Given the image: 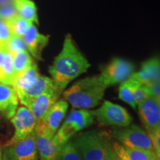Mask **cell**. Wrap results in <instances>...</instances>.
Here are the masks:
<instances>
[{"instance_id": "1", "label": "cell", "mask_w": 160, "mask_h": 160, "mask_svg": "<svg viewBox=\"0 0 160 160\" xmlns=\"http://www.w3.org/2000/svg\"><path fill=\"white\" fill-rule=\"evenodd\" d=\"M91 67L89 62L77 48L70 34L66 35L62 48L49 68L55 88L62 94L68 85Z\"/></svg>"}, {"instance_id": "2", "label": "cell", "mask_w": 160, "mask_h": 160, "mask_svg": "<svg viewBox=\"0 0 160 160\" xmlns=\"http://www.w3.org/2000/svg\"><path fill=\"white\" fill-rule=\"evenodd\" d=\"M108 88L101 75L80 79L63 92L64 100L78 109H90L102 101Z\"/></svg>"}, {"instance_id": "3", "label": "cell", "mask_w": 160, "mask_h": 160, "mask_svg": "<svg viewBox=\"0 0 160 160\" xmlns=\"http://www.w3.org/2000/svg\"><path fill=\"white\" fill-rule=\"evenodd\" d=\"M82 160H118L106 132L90 131L73 142Z\"/></svg>"}, {"instance_id": "4", "label": "cell", "mask_w": 160, "mask_h": 160, "mask_svg": "<svg viewBox=\"0 0 160 160\" xmlns=\"http://www.w3.org/2000/svg\"><path fill=\"white\" fill-rule=\"evenodd\" d=\"M93 122L94 118L91 111L85 109L72 111L53 137V140L59 147H62L73 135L88 128Z\"/></svg>"}, {"instance_id": "5", "label": "cell", "mask_w": 160, "mask_h": 160, "mask_svg": "<svg viewBox=\"0 0 160 160\" xmlns=\"http://www.w3.org/2000/svg\"><path fill=\"white\" fill-rule=\"evenodd\" d=\"M91 113L101 125L125 128L131 125L132 117L127 110L110 101H105L99 108L91 111Z\"/></svg>"}, {"instance_id": "6", "label": "cell", "mask_w": 160, "mask_h": 160, "mask_svg": "<svg viewBox=\"0 0 160 160\" xmlns=\"http://www.w3.org/2000/svg\"><path fill=\"white\" fill-rule=\"evenodd\" d=\"M112 134L119 143L126 148L154 151L148 133L137 125H130L128 127L118 128L113 130Z\"/></svg>"}, {"instance_id": "7", "label": "cell", "mask_w": 160, "mask_h": 160, "mask_svg": "<svg viewBox=\"0 0 160 160\" xmlns=\"http://www.w3.org/2000/svg\"><path fill=\"white\" fill-rule=\"evenodd\" d=\"M2 160H39L35 132L17 142L5 145Z\"/></svg>"}, {"instance_id": "8", "label": "cell", "mask_w": 160, "mask_h": 160, "mask_svg": "<svg viewBox=\"0 0 160 160\" xmlns=\"http://www.w3.org/2000/svg\"><path fill=\"white\" fill-rule=\"evenodd\" d=\"M11 119L14 127V134L5 145L17 142L35 132L37 119L32 112L25 106L18 108L14 117Z\"/></svg>"}, {"instance_id": "9", "label": "cell", "mask_w": 160, "mask_h": 160, "mask_svg": "<svg viewBox=\"0 0 160 160\" xmlns=\"http://www.w3.org/2000/svg\"><path fill=\"white\" fill-rule=\"evenodd\" d=\"M134 73V66L127 60L115 58L102 71L100 75L107 87L121 84Z\"/></svg>"}, {"instance_id": "10", "label": "cell", "mask_w": 160, "mask_h": 160, "mask_svg": "<svg viewBox=\"0 0 160 160\" xmlns=\"http://www.w3.org/2000/svg\"><path fill=\"white\" fill-rule=\"evenodd\" d=\"M68 108V103L59 100L51 108L42 121L37 122L35 130L43 131L51 137H54Z\"/></svg>"}, {"instance_id": "11", "label": "cell", "mask_w": 160, "mask_h": 160, "mask_svg": "<svg viewBox=\"0 0 160 160\" xmlns=\"http://www.w3.org/2000/svg\"><path fill=\"white\" fill-rule=\"evenodd\" d=\"M137 106L146 132L152 133L160 125V101L152 95Z\"/></svg>"}, {"instance_id": "12", "label": "cell", "mask_w": 160, "mask_h": 160, "mask_svg": "<svg viewBox=\"0 0 160 160\" xmlns=\"http://www.w3.org/2000/svg\"><path fill=\"white\" fill-rule=\"evenodd\" d=\"M60 95L56 89L51 90L28 102L23 106L32 112L37 122H39L42 121L51 108L58 101Z\"/></svg>"}, {"instance_id": "13", "label": "cell", "mask_w": 160, "mask_h": 160, "mask_svg": "<svg viewBox=\"0 0 160 160\" xmlns=\"http://www.w3.org/2000/svg\"><path fill=\"white\" fill-rule=\"evenodd\" d=\"M28 51L37 60L42 59V52L48 45L50 36L40 33L37 28L33 24L24 37Z\"/></svg>"}, {"instance_id": "14", "label": "cell", "mask_w": 160, "mask_h": 160, "mask_svg": "<svg viewBox=\"0 0 160 160\" xmlns=\"http://www.w3.org/2000/svg\"><path fill=\"white\" fill-rule=\"evenodd\" d=\"M53 89L56 88L51 78L39 76L31 86L21 91H17V93L20 102L24 105L28 102Z\"/></svg>"}, {"instance_id": "15", "label": "cell", "mask_w": 160, "mask_h": 160, "mask_svg": "<svg viewBox=\"0 0 160 160\" xmlns=\"http://www.w3.org/2000/svg\"><path fill=\"white\" fill-rule=\"evenodd\" d=\"M131 77L148 87L156 84L160 77V59L154 57L147 60L142 64L141 69L133 73Z\"/></svg>"}, {"instance_id": "16", "label": "cell", "mask_w": 160, "mask_h": 160, "mask_svg": "<svg viewBox=\"0 0 160 160\" xmlns=\"http://www.w3.org/2000/svg\"><path fill=\"white\" fill-rule=\"evenodd\" d=\"M17 91L13 86L0 83V113L8 119L14 117L19 105Z\"/></svg>"}, {"instance_id": "17", "label": "cell", "mask_w": 160, "mask_h": 160, "mask_svg": "<svg viewBox=\"0 0 160 160\" xmlns=\"http://www.w3.org/2000/svg\"><path fill=\"white\" fill-rule=\"evenodd\" d=\"M35 134L38 154L41 160H57L62 147L55 142L53 137L43 131L35 130Z\"/></svg>"}, {"instance_id": "18", "label": "cell", "mask_w": 160, "mask_h": 160, "mask_svg": "<svg viewBox=\"0 0 160 160\" xmlns=\"http://www.w3.org/2000/svg\"><path fill=\"white\" fill-rule=\"evenodd\" d=\"M113 149L118 160H157L153 151L128 148L118 142H113Z\"/></svg>"}, {"instance_id": "19", "label": "cell", "mask_w": 160, "mask_h": 160, "mask_svg": "<svg viewBox=\"0 0 160 160\" xmlns=\"http://www.w3.org/2000/svg\"><path fill=\"white\" fill-rule=\"evenodd\" d=\"M18 15L32 23H39L37 10L35 3L31 0H17L13 2Z\"/></svg>"}, {"instance_id": "20", "label": "cell", "mask_w": 160, "mask_h": 160, "mask_svg": "<svg viewBox=\"0 0 160 160\" xmlns=\"http://www.w3.org/2000/svg\"><path fill=\"white\" fill-rule=\"evenodd\" d=\"M39 76L37 65L33 63L27 70L17 76L13 88L17 91L27 88L34 82Z\"/></svg>"}, {"instance_id": "21", "label": "cell", "mask_w": 160, "mask_h": 160, "mask_svg": "<svg viewBox=\"0 0 160 160\" xmlns=\"http://www.w3.org/2000/svg\"><path fill=\"white\" fill-rule=\"evenodd\" d=\"M136 80L130 77L126 81L120 84L119 88V97L121 100L128 104L133 109H137V105L134 97V87Z\"/></svg>"}, {"instance_id": "22", "label": "cell", "mask_w": 160, "mask_h": 160, "mask_svg": "<svg viewBox=\"0 0 160 160\" xmlns=\"http://www.w3.org/2000/svg\"><path fill=\"white\" fill-rule=\"evenodd\" d=\"M16 77H17V75H16L14 68H13V56L7 51L5 61L0 68V83L13 87Z\"/></svg>"}, {"instance_id": "23", "label": "cell", "mask_w": 160, "mask_h": 160, "mask_svg": "<svg viewBox=\"0 0 160 160\" xmlns=\"http://www.w3.org/2000/svg\"><path fill=\"white\" fill-rule=\"evenodd\" d=\"M5 22L11 30L12 35L21 38H24L30 27L33 24L23 19L19 15L16 16Z\"/></svg>"}, {"instance_id": "24", "label": "cell", "mask_w": 160, "mask_h": 160, "mask_svg": "<svg viewBox=\"0 0 160 160\" xmlns=\"http://www.w3.org/2000/svg\"><path fill=\"white\" fill-rule=\"evenodd\" d=\"M13 68L16 75H19L33 65V61L28 51H23L13 56Z\"/></svg>"}, {"instance_id": "25", "label": "cell", "mask_w": 160, "mask_h": 160, "mask_svg": "<svg viewBox=\"0 0 160 160\" xmlns=\"http://www.w3.org/2000/svg\"><path fill=\"white\" fill-rule=\"evenodd\" d=\"M57 160H82L73 142H68L60 149Z\"/></svg>"}, {"instance_id": "26", "label": "cell", "mask_w": 160, "mask_h": 160, "mask_svg": "<svg viewBox=\"0 0 160 160\" xmlns=\"http://www.w3.org/2000/svg\"><path fill=\"white\" fill-rule=\"evenodd\" d=\"M4 46L12 56L17 54L21 51H28L27 46L23 38L16 37L13 35H12L11 39Z\"/></svg>"}, {"instance_id": "27", "label": "cell", "mask_w": 160, "mask_h": 160, "mask_svg": "<svg viewBox=\"0 0 160 160\" xmlns=\"http://www.w3.org/2000/svg\"><path fill=\"white\" fill-rule=\"evenodd\" d=\"M153 95L151 90L148 86L143 85L136 80L134 87V97L137 105L142 103L148 98Z\"/></svg>"}, {"instance_id": "28", "label": "cell", "mask_w": 160, "mask_h": 160, "mask_svg": "<svg viewBox=\"0 0 160 160\" xmlns=\"http://www.w3.org/2000/svg\"><path fill=\"white\" fill-rule=\"evenodd\" d=\"M18 15L13 4L0 7V19L4 22H7Z\"/></svg>"}, {"instance_id": "29", "label": "cell", "mask_w": 160, "mask_h": 160, "mask_svg": "<svg viewBox=\"0 0 160 160\" xmlns=\"http://www.w3.org/2000/svg\"><path fill=\"white\" fill-rule=\"evenodd\" d=\"M12 37L9 27L5 22H0V45H5Z\"/></svg>"}, {"instance_id": "30", "label": "cell", "mask_w": 160, "mask_h": 160, "mask_svg": "<svg viewBox=\"0 0 160 160\" xmlns=\"http://www.w3.org/2000/svg\"><path fill=\"white\" fill-rule=\"evenodd\" d=\"M6 52H7V50H6L5 46L0 45V68H1L4 63V61H5Z\"/></svg>"}, {"instance_id": "31", "label": "cell", "mask_w": 160, "mask_h": 160, "mask_svg": "<svg viewBox=\"0 0 160 160\" xmlns=\"http://www.w3.org/2000/svg\"><path fill=\"white\" fill-rule=\"evenodd\" d=\"M12 4H13L12 0H0V7L1 6L12 5Z\"/></svg>"}, {"instance_id": "32", "label": "cell", "mask_w": 160, "mask_h": 160, "mask_svg": "<svg viewBox=\"0 0 160 160\" xmlns=\"http://www.w3.org/2000/svg\"><path fill=\"white\" fill-rule=\"evenodd\" d=\"M152 133H157V134H158L159 136H160V125L159 126V127L157 128V129L155 130L154 131L152 132Z\"/></svg>"}, {"instance_id": "33", "label": "cell", "mask_w": 160, "mask_h": 160, "mask_svg": "<svg viewBox=\"0 0 160 160\" xmlns=\"http://www.w3.org/2000/svg\"><path fill=\"white\" fill-rule=\"evenodd\" d=\"M0 160H2V150L0 148Z\"/></svg>"}, {"instance_id": "34", "label": "cell", "mask_w": 160, "mask_h": 160, "mask_svg": "<svg viewBox=\"0 0 160 160\" xmlns=\"http://www.w3.org/2000/svg\"><path fill=\"white\" fill-rule=\"evenodd\" d=\"M16 1H17V0H12V2H13V3L14 2H16Z\"/></svg>"}, {"instance_id": "35", "label": "cell", "mask_w": 160, "mask_h": 160, "mask_svg": "<svg viewBox=\"0 0 160 160\" xmlns=\"http://www.w3.org/2000/svg\"><path fill=\"white\" fill-rule=\"evenodd\" d=\"M2 20L1 19H0V22H2Z\"/></svg>"}]
</instances>
